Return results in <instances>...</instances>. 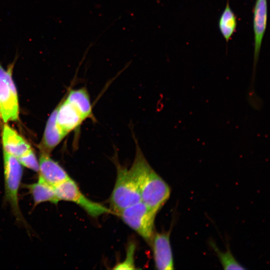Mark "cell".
<instances>
[{"mask_svg": "<svg viewBox=\"0 0 270 270\" xmlns=\"http://www.w3.org/2000/svg\"><path fill=\"white\" fill-rule=\"evenodd\" d=\"M129 170L137 184L141 201L157 213L168 199L170 190L149 164L138 144L134 160Z\"/></svg>", "mask_w": 270, "mask_h": 270, "instance_id": "obj_1", "label": "cell"}, {"mask_svg": "<svg viewBox=\"0 0 270 270\" xmlns=\"http://www.w3.org/2000/svg\"><path fill=\"white\" fill-rule=\"evenodd\" d=\"M4 200L10 206L16 220L26 228L27 222L20 207L18 191L23 174L22 166L18 159L3 151Z\"/></svg>", "mask_w": 270, "mask_h": 270, "instance_id": "obj_2", "label": "cell"}, {"mask_svg": "<svg viewBox=\"0 0 270 270\" xmlns=\"http://www.w3.org/2000/svg\"><path fill=\"white\" fill-rule=\"evenodd\" d=\"M116 182L110 198L112 210L118 214L141 201L137 184L129 170L117 164Z\"/></svg>", "mask_w": 270, "mask_h": 270, "instance_id": "obj_3", "label": "cell"}, {"mask_svg": "<svg viewBox=\"0 0 270 270\" xmlns=\"http://www.w3.org/2000/svg\"><path fill=\"white\" fill-rule=\"evenodd\" d=\"M16 60L6 70L0 64V118L4 123L18 118V96L12 76Z\"/></svg>", "mask_w": 270, "mask_h": 270, "instance_id": "obj_4", "label": "cell"}, {"mask_svg": "<svg viewBox=\"0 0 270 270\" xmlns=\"http://www.w3.org/2000/svg\"><path fill=\"white\" fill-rule=\"evenodd\" d=\"M156 214L140 201L118 214L124 223L150 244L154 234V219Z\"/></svg>", "mask_w": 270, "mask_h": 270, "instance_id": "obj_5", "label": "cell"}, {"mask_svg": "<svg viewBox=\"0 0 270 270\" xmlns=\"http://www.w3.org/2000/svg\"><path fill=\"white\" fill-rule=\"evenodd\" d=\"M54 189L58 202L64 200L74 202L92 217L96 218L111 212L102 204L87 198L70 178L54 186Z\"/></svg>", "mask_w": 270, "mask_h": 270, "instance_id": "obj_6", "label": "cell"}, {"mask_svg": "<svg viewBox=\"0 0 270 270\" xmlns=\"http://www.w3.org/2000/svg\"><path fill=\"white\" fill-rule=\"evenodd\" d=\"M56 109V126L64 138L87 120L78 108L66 98Z\"/></svg>", "mask_w": 270, "mask_h": 270, "instance_id": "obj_7", "label": "cell"}, {"mask_svg": "<svg viewBox=\"0 0 270 270\" xmlns=\"http://www.w3.org/2000/svg\"><path fill=\"white\" fill-rule=\"evenodd\" d=\"M170 230L154 234L152 246L155 266L159 270H174V261L170 243Z\"/></svg>", "mask_w": 270, "mask_h": 270, "instance_id": "obj_8", "label": "cell"}, {"mask_svg": "<svg viewBox=\"0 0 270 270\" xmlns=\"http://www.w3.org/2000/svg\"><path fill=\"white\" fill-rule=\"evenodd\" d=\"M267 21V0H256L253 10L254 68L258 59L263 38L266 28Z\"/></svg>", "mask_w": 270, "mask_h": 270, "instance_id": "obj_9", "label": "cell"}, {"mask_svg": "<svg viewBox=\"0 0 270 270\" xmlns=\"http://www.w3.org/2000/svg\"><path fill=\"white\" fill-rule=\"evenodd\" d=\"M38 179L54 186L70 177L65 170L50 154L40 152L38 160Z\"/></svg>", "mask_w": 270, "mask_h": 270, "instance_id": "obj_10", "label": "cell"}, {"mask_svg": "<svg viewBox=\"0 0 270 270\" xmlns=\"http://www.w3.org/2000/svg\"><path fill=\"white\" fill-rule=\"evenodd\" d=\"M2 144L3 151L16 158L32 149L28 142L6 123L2 130Z\"/></svg>", "mask_w": 270, "mask_h": 270, "instance_id": "obj_11", "label": "cell"}, {"mask_svg": "<svg viewBox=\"0 0 270 270\" xmlns=\"http://www.w3.org/2000/svg\"><path fill=\"white\" fill-rule=\"evenodd\" d=\"M56 109L51 114L46 122L42 141L40 146V152L50 153L60 142L64 137L56 124Z\"/></svg>", "mask_w": 270, "mask_h": 270, "instance_id": "obj_12", "label": "cell"}, {"mask_svg": "<svg viewBox=\"0 0 270 270\" xmlns=\"http://www.w3.org/2000/svg\"><path fill=\"white\" fill-rule=\"evenodd\" d=\"M24 186L32 195L34 206L46 202L56 204L59 202L55 194L54 186L41 180L38 178L36 182Z\"/></svg>", "mask_w": 270, "mask_h": 270, "instance_id": "obj_13", "label": "cell"}, {"mask_svg": "<svg viewBox=\"0 0 270 270\" xmlns=\"http://www.w3.org/2000/svg\"><path fill=\"white\" fill-rule=\"evenodd\" d=\"M66 98L75 106L86 119H94L90 96L85 88L71 90Z\"/></svg>", "mask_w": 270, "mask_h": 270, "instance_id": "obj_14", "label": "cell"}, {"mask_svg": "<svg viewBox=\"0 0 270 270\" xmlns=\"http://www.w3.org/2000/svg\"><path fill=\"white\" fill-rule=\"evenodd\" d=\"M218 26L223 38L228 42L236 31L237 27L236 17L228 1L220 17Z\"/></svg>", "mask_w": 270, "mask_h": 270, "instance_id": "obj_15", "label": "cell"}, {"mask_svg": "<svg viewBox=\"0 0 270 270\" xmlns=\"http://www.w3.org/2000/svg\"><path fill=\"white\" fill-rule=\"evenodd\" d=\"M212 246L217 254L221 264L225 270H245L240 264L232 255L230 250L228 249L225 252L220 251L216 246L212 244Z\"/></svg>", "mask_w": 270, "mask_h": 270, "instance_id": "obj_16", "label": "cell"}, {"mask_svg": "<svg viewBox=\"0 0 270 270\" xmlns=\"http://www.w3.org/2000/svg\"><path fill=\"white\" fill-rule=\"evenodd\" d=\"M136 250V245L134 242H129L126 251V256L124 260L118 263L114 267V270H134L136 269L134 264V255Z\"/></svg>", "mask_w": 270, "mask_h": 270, "instance_id": "obj_17", "label": "cell"}, {"mask_svg": "<svg viewBox=\"0 0 270 270\" xmlns=\"http://www.w3.org/2000/svg\"><path fill=\"white\" fill-rule=\"evenodd\" d=\"M17 159L22 166L38 172L39 169L38 160L32 149L30 150Z\"/></svg>", "mask_w": 270, "mask_h": 270, "instance_id": "obj_18", "label": "cell"}, {"mask_svg": "<svg viewBox=\"0 0 270 270\" xmlns=\"http://www.w3.org/2000/svg\"><path fill=\"white\" fill-rule=\"evenodd\" d=\"M157 0V2H158L160 1V0Z\"/></svg>", "mask_w": 270, "mask_h": 270, "instance_id": "obj_19", "label": "cell"}]
</instances>
